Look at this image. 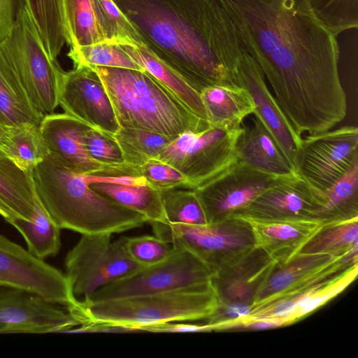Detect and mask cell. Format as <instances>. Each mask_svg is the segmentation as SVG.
<instances>
[{
    "label": "cell",
    "mask_w": 358,
    "mask_h": 358,
    "mask_svg": "<svg viewBox=\"0 0 358 358\" xmlns=\"http://www.w3.org/2000/svg\"><path fill=\"white\" fill-rule=\"evenodd\" d=\"M296 132L331 129L347 113L337 36L308 0H218Z\"/></svg>",
    "instance_id": "6da1fadb"
},
{
    "label": "cell",
    "mask_w": 358,
    "mask_h": 358,
    "mask_svg": "<svg viewBox=\"0 0 358 358\" xmlns=\"http://www.w3.org/2000/svg\"><path fill=\"white\" fill-rule=\"evenodd\" d=\"M113 1L143 44L196 91L238 85L245 50L218 0Z\"/></svg>",
    "instance_id": "7a4b0ae2"
},
{
    "label": "cell",
    "mask_w": 358,
    "mask_h": 358,
    "mask_svg": "<svg viewBox=\"0 0 358 358\" xmlns=\"http://www.w3.org/2000/svg\"><path fill=\"white\" fill-rule=\"evenodd\" d=\"M33 179L38 200L60 229L113 234L147 222L141 214L92 190L86 174L67 169L48 154L34 169Z\"/></svg>",
    "instance_id": "3957f363"
},
{
    "label": "cell",
    "mask_w": 358,
    "mask_h": 358,
    "mask_svg": "<svg viewBox=\"0 0 358 358\" xmlns=\"http://www.w3.org/2000/svg\"><path fill=\"white\" fill-rule=\"evenodd\" d=\"M91 68L107 91L120 127L143 129L176 138L186 131L200 132L210 126L145 71Z\"/></svg>",
    "instance_id": "277c9868"
},
{
    "label": "cell",
    "mask_w": 358,
    "mask_h": 358,
    "mask_svg": "<svg viewBox=\"0 0 358 358\" xmlns=\"http://www.w3.org/2000/svg\"><path fill=\"white\" fill-rule=\"evenodd\" d=\"M219 306L211 283L100 301L77 299L66 308L80 325L106 323L139 333L147 326L209 319Z\"/></svg>",
    "instance_id": "5b68a950"
},
{
    "label": "cell",
    "mask_w": 358,
    "mask_h": 358,
    "mask_svg": "<svg viewBox=\"0 0 358 358\" xmlns=\"http://www.w3.org/2000/svg\"><path fill=\"white\" fill-rule=\"evenodd\" d=\"M0 49L38 110L43 115L54 113L64 71L48 56L27 6Z\"/></svg>",
    "instance_id": "8992f818"
},
{
    "label": "cell",
    "mask_w": 358,
    "mask_h": 358,
    "mask_svg": "<svg viewBox=\"0 0 358 358\" xmlns=\"http://www.w3.org/2000/svg\"><path fill=\"white\" fill-rule=\"evenodd\" d=\"M242 127L227 129L210 125L203 131H186L166 145L157 159L165 162L187 180L195 189L217 177L238 161L236 144Z\"/></svg>",
    "instance_id": "52a82bcc"
},
{
    "label": "cell",
    "mask_w": 358,
    "mask_h": 358,
    "mask_svg": "<svg viewBox=\"0 0 358 358\" xmlns=\"http://www.w3.org/2000/svg\"><path fill=\"white\" fill-rule=\"evenodd\" d=\"M155 235L173 247L183 248L201 259L213 273L227 264L255 249L249 226L241 220L228 217L204 224L149 223Z\"/></svg>",
    "instance_id": "ba28073f"
},
{
    "label": "cell",
    "mask_w": 358,
    "mask_h": 358,
    "mask_svg": "<svg viewBox=\"0 0 358 358\" xmlns=\"http://www.w3.org/2000/svg\"><path fill=\"white\" fill-rule=\"evenodd\" d=\"M112 234H83L69 251L65 275L73 294L89 299L100 288L141 267L127 255L122 237Z\"/></svg>",
    "instance_id": "9c48e42d"
},
{
    "label": "cell",
    "mask_w": 358,
    "mask_h": 358,
    "mask_svg": "<svg viewBox=\"0 0 358 358\" xmlns=\"http://www.w3.org/2000/svg\"><path fill=\"white\" fill-rule=\"evenodd\" d=\"M212 270L187 250L173 246L164 260L141 266L98 289L90 299L100 301L212 283Z\"/></svg>",
    "instance_id": "30bf717a"
},
{
    "label": "cell",
    "mask_w": 358,
    "mask_h": 358,
    "mask_svg": "<svg viewBox=\"0 0 358 358\" xmlns=\"http://www.w3.org/2000/svg\"><path fill=\"white\" fill-rule=\"evenodd\" d=\"M358 162V129L345 126L302 138L297 173L324 192Z\"/></svg>",
    "instance_id": "8fae6325"
},
{
    "label": "cell",
    "mask_w": 358,
    "mask_h": 358,
    "mask_svg": "<svg viewBox=\"0 0 358 358\" xmlns=\"http://www.w3.org/2000/svg\"><path fill=\"white\" fill-rule=\"evenodd\" d=\"M0 286L24 289L66 308L78 299L65 274L2 234Z\"/></svg>",
    "instance_id": "7c38bea8"
},
{
    "label": "cell",
    "mask_w": 358,
    "mask_h": 358,
    "mask_svg": "<svg viewBox=\"0 0 358 358\" xmlns=\"http://www.w3.org/2000/svg\"><path fill=\"white\" fill-rule=\"evenodd\" d=\"M357 264V250L343 255L298 253L268 275L256 291L252 309L303 292Z\"/></svg>",
    "instance_id": "4fadbf2b"
},
{
    "label": "cell",
    "mask_w": 358,
    "mask_h": 358,
    "mask_svg": "<svg viewBox=\"0 0 358 358\" xmlns=\"http://www.w3.org/2000/svg\"><path fill=\"white\" fill-rule=\"evenodd\" d=\"M275 178L237 161L194 190L208 222H214L248 206L269 187Z\"/></svg>",
    "instance_id": "5bb4252c"
},
{
    "label": "cell",
    "mask_w": 358,
    "mask_h": 358,
    "mask_svg": "<svg viewBox=\"0 0 358 358\" xmlns=\"http://www.w3.org/2000/svg\"><path fill=\"white\" fill-rule=\"evenodd\" d=\"M78 325L58 304L24 289L0 287V334L66 333Z\"/></svg>",
    "instance_id": "9a60e30c"
},
{
    "label": "cell",
    "mask_w": 358,
    "mask_h": 358,
    "mask_svg": "<svg viewBox=\"0 0 358 358\" xmlns=\"http://www.w3.org/2000/svg\"><path fill=\"white\" fill-rule=\"evenodd\" d=\"M59 105L90 127L113 135L120 128L107 91L91 67L75 66L63 76Z\"/></svg>",
    "instance_id": "2e32d148"
},
{
    "label": "cell",
    "mask_w": 358,
    "mask_h": 358,
    "mask_svg": "<svg viewBox=\"0 0 358 358\" xmlns=\"http://www.w3.org/2000/svg\"><path fill=\"white\" fill-rule=\"evenodd\" d=\"M236 80L238 85L245 89L252 98L255 105L253 115L260 120L296 171L302 137L296 132L270 92L260 66L246 51L239 62Z\"/></svg>",
    "instance_id": "e0dca14e"
},
{
    "label": "cell",
    "mask_w": 358,
    "mask_h": 358,
    "mask_svg": "<svg viewBox=\"0 0 358 358\" xmlns=\"http://www.w3.org/2000/svg\"><path fill=\"white\" fill-rule=\"evenodd\" d=\"M231 216L249 226L255 248L278 266L289 263L320 230L336 222L318 218L264 219L236 213Z\"/></svg>",
    "instance_id": "ac0fdd59"
},
{
    "label": "cell",
    "mask_w": 358,
    "mask_h": 358,
    "mask_svg": "<svg viewBox=\"0 0 358 358\" xmlns=\"http://www.w3.org/2000/svg\"><path fill=\"white\" fill-rule=\"evenodd\" d=\"M323 202L322 192L295 173L275 177L253 202L236 213L264 219L318 218Z\"/></svg>",
    "instance_id": "d6986e66"
},
{
    "label": "cell",
    "mask_w": 358,
    "mask_h": 358,
    "mask_svg": "<svg viewBox=\"0 0 358 358\" xmlns=\"http://www.w3.org/2000/svg\"><path fill=\"white\" fill-rule=\"evenodd\" d=\"M90 127L66 113L45 115L39 124L50 156L74 172L99 175L106 167L90 157L83 141L84 134Z\"/></svg>",
    "instance_id": "ffe728a7"
},
{
    "label": "cell",
    "mask_w": 358,
    "mask_h": 358,
    "mask_svg": "<svg viewBox=\"0 0 358 358\" xmlns=\"http://www.w3.org/2000/svg\"><path fill=\"white\" fill-rule=\"evenodd\" d=\"M243 126L236 144L238 161L274 177L297 173L260 120Z\"/></svg>",
    "instance_id": "44dd1931"
},
{
    "label": "cell",
    "mask_w": 358,
    "mask_h": 358,
    "mask_svg": "<svg viewBox=\"0 0 358 358\" xmlns=\"http://www.w3.org/2000/svg\"><path fill=\"white\" fill-rule=\"evenodd\" d=\"M38 199L33 172L20 168L0 150V215L8 222L31 220Z\"/></svg>",
    "instance_id": "7402d4cb"
},
{
    "label": "cell",
    "mask_w": 358,
    "mask_h": 358,
    "mask_svg": "<svg viewBox=\"0 0 358 358\" xmlns=\"http://www.w3.org/2000/svg\"><path fill=\"white\" fill-rule=\"evenodd\" d=\"M116 43L143 71L168 88L196 116L207 121L201 94L192 88L175 70L159 58L144 44L135 42Z\"/></svg>",
    "instance_id": "603a6c76"
},
{
    "label": "cell",
    "mask_w": 358,
    "mask_h": 358,
    "mask_svg": "<svg viewBox=\"0 0 358 358\" xmlns=\"http://www.w3.org/2000/svg\"><path fill=\"white\" fill-rule=\"evenodd\" d=\"M200 94L208 122L213 126L239 129L244 119L255 110L250 95L238 85H213Z\"/></svg>",
    "instance_id": "cb8c5ba5"
},
{
    "label": "cell",
    "mask_w": 358,
    "mask_h": 358,
    "mask_svg": "<svg viewBox=\"0 0 358 358\" xmlns=\"http://www.w3.org/2000/svg\"><path fill=\"white\" fill-rule=\"evenodd\" d=\"M43 116L0 49V124L6 127L22 123L40 124Z\"/></svg>",
    "instance_id": "d4e9b609"
},
{
    "label": "cell",
    "mask_w": 358,
    "mask_h": 358,
    "mask_svg": "<svg viewBox=\"0 0 358 358\" xmlns=\"http://www.w3.org/2000/svg\"><path fill=\"white\" fill-rule=\"evenodd\" d=\"M90 188L99 194L143 215L147 222L167 223L159 191L150 186L111 182H92Z\"/></svg>",
    "instance_id": "484cf974"
},
{
    "label": "cell",
    "mask_w": 358,
    "mask_h": 358,
    "mask_svg": "<svg viewBox=\"0 0 358 358\" xmlns=\"http://www.w3.org/2000/svg\"><path fill=\"white\" fill-rule=\"evenodd\" d=\"M48 56L53 60L70 38L62 0H25Z\"/></svg>",
    "instance_id": "4316f807"
},
{
    "label": "cell",
    "mask_w": 358,
    "mask_h": 358,
    "mask_svg": "<svg viewBox=\"0 0 358 358\" xmlns=\"http://www.w3.org/2000/svg\"><path fill=\"white\" fill-rule=\"evenodd\" d=\"M8 223L22 234L27 250L36 258L44 260L59 252L61 229L50 218L38 199L31 220L17 218Z\"/></svg>",
    "instance_id": "83f0119b"
},
{
    "label": "cell",
    "mask_w": 358,
    "mask_h": 358,
    "mask_svg": "<svg viewBox=\"0 0 358 358\" xmlns=\"http://www.w3.org/2000/svg\"><path fill=\"white\" fill-rule=\"evenodd\" d=\"M16 165L33 172L48 155L39 124L22 123L7 127V139L0 149Z\"/></svg>",
    "instance_id": "f1b7e54d"
},
{
    "label": "cell",
    "mask_w": 358,
    "mask_h": 358,
    "mask_svg": "<svg viewBox=\"0 0 358 358\" xmlns=\"http://www.w3.org/2000/svg\"><path fill=\"white\" fill-rule=\"evenodd\" d=\"M322 194L318 218L336 221L357 217L358 162Z\"/></svg>",
    "instance_id": "f546056e"
},
{
    "label": "cell",
    "mask_w": 358,
    "mask_h": 358,
    "mask_svg": "<svg viewBox=\"0 0 358 358\" xmlns=\"http://www.w3.org/2000/svg\"><path fill=\"white\" fill-rule=\"evenodd\" d=\"M357 271L358 265L355 264L331 278L291 295L294 310L287 319L286 325L305 317L341 293L355 280Z\"/></svg>",
    "instance_id": "4dcf8cb0"
},
{
    "label": "cell",
    "mask_w": 358,
    "mask_h": 358,
    "mask_svg": "<svg viewBox=\"0 0 358 358\" xmlns=\"http://www.w3.org/2000/svg\"><path fill=\"white\" fill-rule=\"evenodd\" d=\"M71 48L105 41L93 0H62Z\"/></svg>",
    "instance_id": "1f68e13d"
},
{
    "label": "cell",
    "mask_w": 358,
    "mask_h": 358,
    "mask_svg": "<svg viewBox=\"0 0 358 358\" xmlns=\"http://www.w3.org/2000/svg\"><path fill=\"white\" fill-rule=\"evenodd\" d=\"M113 136L122 151L125 162L134 166L156 159L161 150L176 138L134 127H120Z\"/></svg>",
    "instance_id": "d6a6232c"
},
{
    "label": "cell",
    "mask_w": 358,
    "mask_h": 358,
    "mask_svg": "<svg viewBox=\"0 0 358 358\" xmlns=\"http://www.w3.org/2000/svg\"><path fill=\"white\" fill-rule=\"evenodd\" d=\"M357 218L355 217L329 224L314 236L299 252L338 255L357 250Z\"/></svg>",
    "instance_id": "836d02e7"
},
{
    "label": "cell",
    "mask_w": 358,
    "mask_h": 358,
    "mask_svg": "<svg viewBox=\"0 0 358 358\" xmlns=\"http://www.w3.org/2000/svg\"><path fill=\"white\" fill-rule=\"evenodd\" d=\"M67 55L74 66L116 67L143 71L116 43L108 40L71 48Z\"/></svg>",
    "instance_id": "e575fe53"
},
{
    "label": "cell",
    "mask_w": 358,
    "mask_h": 358,
    "mask_svg": "<svg viewBox=\"0 0 358 358\" xmlns=\"http://www.w3.org/2000/svg\"><path fill=\"white\" fill-rule=\"evenodd\" d=\"M167 223L204 224L208 220L194 189L175 187L159 190Z\"/></svg>",
    "instance_id": "d590c367"
},
{
    "label": "cell",
    "mask_w": 358,
    "mask_h": 358,
    "mask_svg": "<svg viewBox=\"0 0 358 358\" xmlns=\"http://www.w3.org/2000/svg\"><path fill=\"white\" fill-rule=\"evenodd\" d=\"M316 17L335 36L358 27V0H308Z\"/></svg>",
    "instance_id": "8d00e7d4"
},
{
    "label": "cell",
    "mask_w": 358,
    "mask_h": 358,
    "mask_svg": "<svg viewBox=\"0 0 358 358\" xmlns=\"http://www.w3.org/2000/svg\"><path fill=\"white\" fill-rule=\"evenodd\" d=\"M102 31L106 40L129 41L143 44L141 37L113 0H93Z\"/></svg>",
    "instance_id": "74e56055"
},
{
    "label": "cell",
    "mask_w": 358,
    "mask_h": 358,
    "mask_svg": "<svg viewBox=\"0 0 358 358\" xmlns=\"http://www.w3.org/2000/svg\"><path fill=\"white\" fill-rule=\"evenodd\" d=\"M83 141L90 157L106 167L103 173L97 176L113 173L127 164L112 134L90 127L85 131Z\"/></svg>",
    "instance_id": "f35d334b"
},
{
    "label": "cell",
    "mask_w": 358,
    "mask_h": 358,
    "mask_svg": "<svg viewBox=\"0 0 358 358\" xmlns=\"http://www.w3.org/2000/svg\"><path fill=\"white\" fill-rule=\"evenodd\" d=\"M122 238L127 255L141 266H150L164 260L173 250L171 244L155 235Z\"/></svg>",
    "instance_id": "ab89813d"
},
{
    "label": "cell",
    "mask_w": 358,
    "mask_h": 358,
    "mask_svg": "<svg viewBox=\"0 0 358 358\" xmlns=\"http://www.w3.org/2000/svg\"><path fill=\"white\" fill-rule=\"evenodd\" d=\"M136 171L138 176L144 178L147 185L157 190L175 187L187 188V178L182 173L157 159L138 166Z\"/></svg>",
    "instance_id": "60d3db41"
},
{
    "label": "cell",
    "mask_w": 358,
    "mask_h": 358,
    "mask_svg": "<svg viewBox=\"0 0 358 358\" xmlns=\"http://www.w3.org/2000/svg\"><path fill=\"white\" fill-rule=\"evenodd\" d=\"M25 6V0H0V43L9 36Z\"/></svg>",
    "instance_id": "b9f144b4"
},
{
    "label": "cell",
    "mask_w": 358,
    "mask_h": 358,
    "mask_svg": "<svg viewBox=\"0 0 358 358\" xmlns=\"http://www.w3.org/2000/svg\"><path fill=\"white\" fill-rule=\"evenodd\" d=\"M143 332L151 333H183V332H206L215 330L214 326L208 322L204 324H194L174 322H166L142 327Z\"/></svg>",
    "instance_id": "7bdbcfd3"
},
{
    "label": "cell",
    "mask_w": 358,
    "mask_h": 358,
    "mask_svg": "<svg viewBox=\"0 0 358 358\" xmlns=\"http://www.w3.org/2000/svg\"><path fill=\"white\" fill-rule=\"evenodd\" d=\"M137 333L136 331L106 323H91L72 328L66 333Z\"/></svg>",
    "instance_id": "ee69618b"
},
{
    "label": "cell",
    "mask_w": 358,
    "mask_h": 358,
    "mask_svg": "<svg viewBox=\"0 0 358 358\" xmlns=\"http://www.w3.org/2000/svg\"><path fill=\"white\" fill-rule=\"evenodd\" d=\"M7 139V127L0 124V149Z\"/></svg>",
    "instance_id": "f6af8a7d"
},
{
    "label": "cell",
    "mask_w": 358,
    "mask_h": 358,
    "mask_svg": "<svg viewBox=\"0 0 358 358\" xmlns=\"http://www.w3.org/2000/svg\"><path fill=\"white\" fill-rule=\"evenodd\" d=\"M1 287V286H0Z\"/></svg>",
    "instance_id": "bcb514c9"
}]
</instances>
